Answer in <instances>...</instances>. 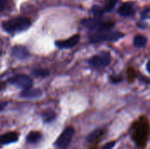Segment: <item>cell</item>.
<instances>
[{
  "label": "cell",
  "mask_w": 150,
  "mask_h": 149,
  "mask_svg": "<svg viewBox=\"0 0 150 149\" xmlns=\"http://www.w3.org/2000/svg\"><path fill=\"white\" fill-rule=\"evenodd\" d=\"M5 86H6V85H5V83H0V91H1V90H3L5 88Z\"/></svg>",
  "instance_id": "obj_21"
},
{
  "label": "cell",
  "mask_w": 150,
  "mask_h": 149,
  "mask_svg": "<svg viewBox=\"0 0 150 149\" xmlns=\"http://www.w3.org/2000/svg\"><path fill=\"white\" fill-rule=\"evenodd\" d=\"M75 134V130L72 127L66 128L55 141V146L59 148H65L72 141Z\"/></svg>",
  "instance_id": "obj_4"
},
{
  "label": "cell",
  "mask_w": 150,
  "mask_h": 149,
  "mask_svg": "<svg viewBox=\"0 0 150 149\" xmlns=\"http://www.w3.org/2000/svg\"><path fill=\"white\" fill-rule=\"evenodd\" d=\"M123 34L119 32H103L91 35V41L97 43L100 41H114L122 38Z\"/></svg>",
  "instance_id": "obj_2"
},
{
  "label": "cell",
  "mask_w": 150,
  "mask_h": 149,
  "mask_svg": "<svg viewBox=\"0 0 150 149\" xmlns=\"http://www.w3.org/2000/svg\"><path fill=\"white\" fill-rule=\"evenodd\" d=\"M11 53H12V55L15 58L19 59V60H24V59L27 58L28 55H29L28 50L25 47H22V46L14 47L12 48V50H11Z\"/></svg>",
  "instance_id": "obj_7"
},
{
  "label": "cell",
  "mask_w": 150,
  "mask_h": 149,
  "mask_svg": "<svg viewBox=\"0 0 150 149\" xmlns=\"http://www.w3.org/2000/svg\"><path fill=\"white\" fill-rule=\"evenodd\" d=\"M30 25V19L25 17H17L3 23V28L8 32H22L29 28Z\"/></svg>",
  "instance_id": "obj_1"
},
{
  "label": "cell",
  "mask_w": 150,
  "mask_h": 149,
  "mask_svg": "<svg viewBox=\"0 0 150 149\" xmlns=\"http://www.w3.org/2000/svg\"><path fill=\"white\" fill-rule=\"evenodd\" d=\"M115 144H116L115 141H111V142L105 144V145L102 148V149H112L113 148V147L115 146Z\"/></svg>",
  "instance_id": "obj_17"
},
{
  "label": "cell",
  "mask_w": 150,
  "mask_h": 149,
  "mask_svg": "<svg viewBox=\"0 0 150 149\" xmlns=\"http://www.w3.org/2000/svg\"><path fill=\"white\" fill-rule=\"evenodd\" d=\"M9 82L13 85H16L19 88H23L25 90L31 88L33 85V80L25 75H17L11 77Z\"/></svg>",
  "instance_id": "obj_5"
},
{
  "label": "cell",
  "mask_w": 150,
  "mask_h": 149,
  "mask_svg": "<svg viewBox=\"0 0 150 149\" xmlns=\"http://www.w3.org/2000/svg\"><path fill=\"white\" fill-rule=\"evenodd\" d=\"M147 70L149 71V73H150V61L147 63Z\"/></svg>",
  "instance_id": "obj_22"
},
{
  "label": "cell",
  "mask_w": 150,
  "mask_h": 149,
  "mask_svg": "<svg viewBox=\"0 0 150 149\" xmlns=\"http://www.w3.org/2000/svg\"><path fill=\"white\" fill-rule=\"evenodd\" d=\"M6 105H7V103H5V102H0V112L3 111L5 108Z\"/></svg>",
  "instance_id": "obj_20"
},
{
  "label": "cell",
  "mask_w": 150,
  "mask_h": 149,
  "mask_svg": "<svg viewBox=\"0 0 150 149\" xmlns=\"http://www.w3.org/2000/svg\"><path fill=\"white\" fill-rule=\"evenodd\" d=\"M5 3H6V0H0V12L4 10Z\"/></svg>",
  "instance_id": "obj_19"
},
{
  "label": "cell",
  "mask_w": 150,
  "mask_h": 149,
  "mask_svg": "<svg viewBox=\"0 0 150 149\" xmlns=\"http://www.w3.org/2000/svg\"><path fill=\"white\" fill-rule=\"evenodd\" d=\"M111 55L108 52H102L99 54L92 56L89 60L90 65H91L94 68H101L108 66L111 62Z\"/></svg>",
  "instance_id": "obj_3"
},
{
  "label": "cell",
  "mask_w": 150,
  "mask_h": 149,
  "mask_svg": "<svg viewBox=\"0 0 150 149\" xmlns=\"http://www.w3.org/2000/svg\"><path fill=\"white\" fill-rule=\"evenodd\" d=\"M1 52H2V51H1V49H0V55H1Z\"/></svg>",
  "instance_id": "obj_23"
},
{
  "label": "cell",
  "mask_w": 150,
  "mask_h": 149,
  "mask_svg": "<svg viewBox=\"0 0 150 149\" xmlns=\"http://www.w3.org/2000/svg\"><path fill=\"white\" fill-rule=\"evenodd\" d=\"M33 75L35 76L36 77H45L49 75V72L47 69L39 68V69H34L33 71Z\"/></svg>",
  "instance_id": "obj_14"
},
{
  "label": "cell",
  "mask_w": 150,
  "mask_h": 149,
  "mask_svg": "<svg viewBox=\"0 0 150 149\" xmlns=\"http://www.w3.org/2000/svg\"><path fill=\"white\" fill-rule=\"evenodd\" d=\"M147 44V38L143 35H137L134 39V45L136 47H143Z\"/></svg>",
  "instance_id": "obj_12"
},
{
  "label": "cell",
  "mask_w": 150,
  "mask_h": 149,
  "mask_svg": "<svg viewBox=\"0 0 150 149\" xmlns=\"http://www.w3.org/2000/svg\"><path fill=\"white\" fill-rule=\"evenodd\" d=\"M118 11L121 16L128 17V16H132L134 13V9L131 3H125L119 8Z\"/></svg>",
  "instance_id": "obj_9"
},
{
  "label": "cell",
  "mask_w": 150,
  "mask_h": 149,
  "mask_svg": "<svg viewBox=\"0 0 150 149\" xmlns=\"http://www.w3.org/2000/svg\"><path fill=\"white\" fill-rule=\"evenodd\" d=\"M41 138V134L39 132H31L26 137V141L28 143H36Z\"/></svg>",
  "instance_id": "obj_13"
},
{
  "label": "cell",
  "mask_w": 150,
  "mask_h": 149,
  "mask_svg": "<svg viewBox=\"0 0 150 149\" xmlns=\"http://www.w3.org/2000/svg\"><path fill=\"white\" fill-rule=\"evenodd\" d=\"M117 3V0H106L105 1V9L106 11H110L113 9V7L115 6Z\"/></svg>",
  "instance_id": "obj_16"
},
{
  "label": "cell",
  "mask_w": 150,
  "mask_h": 149,
  "mask_svg": "<svg viewBox=\"0 0 150 149\" xmlns=\"http://www.w3.org/2000/svg\"><path fill=\"white\" fill-rule=\"evenodd\" d=\"M103 134V130L101 129H97L93 132H91L86 138V141L88 143H93L95 142L100 136H102Z\"/></svg>",
  "instance_id": "obj_11"
},
{
  "label": "cell",
  "mask_w": 150,
  "mask_h": 149,
  "mask_svg": "<svg viewBox=\"0 0 150 149\" xmlns=\"http://www.w3.org/2000/svg\"><path fill=\"white\" fill-rule=\"evenodd\" d=\"M93 11H94V13L96 16H100L102 14V10L99 7H94Z\"/></svg>",
  "instance_id": "obj_18"
},
{
  "label": "cell",
  "mask_w": 150,
  "mask_h": 149,
  "mask_svg": "<svg viewBox=\"0 0 150 149\" xmlns=\"http://www.w3.org/2000/svg\"><path fill=\"white\" fill-rule=\"evenodd\" d=\"M80 40V37L79 35L76 34L72 37H70L69 39L66 40H59V41H56L55 42V45L60 47V48H70V47H73L74 46H76L78 41Z\"/></svg>",
  "instance_id": "obj_6"
},
{
  "label": "cell",
  "mask_w": 150,
  "mask_h": 149,
  "mask_svg": "<svg viewBox=\"0 0 150 149\" xmlns=\"http://www.w3.org/2000/svg\"><path fill=\"white\" fill-rule=\"evenodd\" d=\"M18 139V136L16 133L11 132L4 133L0 136V145H8L13 142H16Z\"/></svg>",
  "instance_id": "obj_8"
},
{
  "label": "cell",
  "mask_w": 150,
  "mask_h": 149,
  "mask_svg": "<svg viewBox=\"0 0 150 149\" xmlns=\"http://www.w3.org/2000/svg\"><path fill=\"white\" fill-rule=\"evenodd\" d=\"M54 118H55V114L53 112H49L42 114V119L45 122H51L54 119Z\"/></svg>",
  "instance_id": "obj_15"
},
{
  "label": "cell",
  "mask_w": 150,
  "mask_h": 149,
  "mask_svg": "<svg viewBox=\"0 0 150 149\" xmlns=\"http://www.w3.org/2000/svg\"><path fill=\"white\" fill-rule=\"evenodd\" d=\"M40 95H41V91L40 90L33 89V88L24 90L21 93V97H25V98H34V97H40Z\"/></svg>",
  "instance_id": "obj_10"
}]
</instances>
